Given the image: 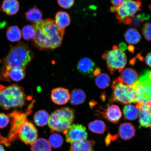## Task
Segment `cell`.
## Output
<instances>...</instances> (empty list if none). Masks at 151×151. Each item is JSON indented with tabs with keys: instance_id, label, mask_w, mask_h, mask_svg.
<instances>
[{
	"instance_id": "obj_1",
	"label": "cell",
	"mask_w": 151,
	"mask_h": 151,
	"mask_svg": "<svg viewBox=\"0 0 151 151\" xmlns=\"http://www.w3.org/2000/svg\"><path fill=\"white\" fill-rule=\"evenodd\" d=\"M32 25L35 31L32 43L36 48L41 50H53L61 46L65 29L58 27L55 20L47 18Z\"/></svg>"
},
{
	"instance_id": "obj_2",
	"label": "cell",
	"mask_w": 151,
	"mask_h": 151,
	"mask_svg": "<svg viewBox=\"0 0 151 151\" xmlns=\"http://www.w3.org/2000/svg\"><path fill=\"white\" fill-rule=\"evenodd\" d=\"M34 57L33 52L27 45L19 42L16 46H11L9 54L3 60V66L19 67L25 69Z\"/></svg>"
},
{
	"instance_id": "obj_3",
	"label": "cell",
	"mask_w": 151,
	"mask_h": 151,
	"mask_svg": "<svg viewBox=\"0 0 151 151\" xmlns=\"http://www.w3.org/2000/svg\"><path fill=\"white\" fill-rule=\"evenodd\" d=\"M26 96L23 88L14 84L6 86L0 84V106L5 110L24 105Z\"/></svg>"
},
{
	"instance_id": "obj_4",
	"label": "cell",
	"mask_w": 151,
	"mask_h": 151,
	"mask_svg": "<svg viewBox=\"0 0 151 151\" xmlns=\"http://www.w3.org/2000/svg\"><path fill=\"white\" fill-rule=\"evenodd\" d=\"M75 111L69 107L56 109L50 115L48 124L53 132H64L73 122L75 118Z\"/></svg>"
},
{
	"instance_id": "obj_5",
	"label": "cell",
	"mask_w": 151,
	"mask_h": 151,
	"mask_svg": "<svg viewBox=\"0 0 151 151\" xmlns=\"http://www.w3.org/2000/svg\"><path fill=\"white\" fill-rule=\"evenodd\" d=\"M111 87L113 101L122 105L137 103V94L133 86H124L117 78L113 81Z\"/></svg>"
},
{
	"instance_id": "obj_6",
	"label": "cell",
	"mask_w": 151,
	"mask_h": 151,
	"mask_svg": "<svg viewBox=\"0 0 151 151\" xmlns=\"http://www.w3.org/2000/svg\"><path fill=\"white\" fill-rule=\"evenodd\" d=\"M102 58L106 61L107 68L112 75L117 70L119 73H121L127 62L125 53L115 45L113 46L112 50L106 51L104 53Z\"/></svg>"
},
{
	"instance_id": "obj_7",
	"label": "cell",
	"mask_w": 151,
	"mask_h": 151,
	"mask_svg": "<svg viewBox=\"0 0 151 151\" xmlns=\"http://www.w3.org/2000/svg\"><path fill=\"white\" fill-rule=\"evenodd\" d=\"M151 71L147 70L133 86L137 94V103L151 105Z\"/></svg>"
},
{
	"instance_id": "obj_8",
	"label": "cell",
	"mask_w": 151,
	"mask_h": 151,
	"mask_svg": "<svg viewBox=\"0 0 151 151\" xmlns=\"http://www.w3.org/2000/svg\"><path fill=\"white\" fill-rule=\"evenodd\" d=\"M12 119L11 128L8 137H3L0 135V143L9 146L18 137V131L22 123L27 120V116L23 113L14 111L8 115Z\"/></svg>"
},
{
	"instance_id": "obj_9",
	"label": "cell",
	"mask_w": 151,
	"mask_h": 151,
	"mask_svg": "<svg viewBox=\"0 0 151 151\" xmlns=\"http://www.w3.org/2000/svg\"><path fill=\"white\" fill-rule=\"evenodd\" d=\"M18 137L27 145H31L37 139L36 128L27 119L22 123L18 131Z\"/></svg>"
},
{
	"instance_id": "obj_10",
	"label": "cell",
	"mask_w": 151,
	"mask_h": 151,
	"mask_svg": "<svg viewBox=\"0 0 151 151\" xmlns=\"http://www.w3.org/2000/svg\"><path fill=\"white\" fill-rule=\"evenodd\" d=\"M25 75V69L23 68L3 66L0 73V81L9 82H19L23 80Z\"/></svg>"
},
{
	"instance_id": "obj_11",
	"label": "cell",
	"mask_w": 151,
	"mask_h": 151,
	"mask_svg": "<svg viewBox=\"0 0 151 151\" xmlns=\"http://www.w3.org/2000/svg\"><path fill=\"white\" fill-rule=\"evenodd\" d=\"M63 133L68 143L85 140L88 138L86 128L80 124H71Z\"/></svg>"
},
{
	"instance_id": "obj_12",
	"label": "cell",
	"mask_w": 151,
	"mask_h": 151,
	"mask_svg": "<svg viewBox=\"0 0 151 151\" xmlns=\"http://www.w3.org/2000/svg\"><path fill=\"white\" fill-rule=\"evenodd\" d=\"M138 108L139 122L141 126L145 128L151 127V105L136 104Z\"/></svg>"
},
{
	"instance_id": "obj_13",
	"label": "cell",
	"mask_w": 151,
	"mask_h": 151,
	"mask_svg": "<svg viewBox=\"0 0 151 151\" xmlns=\"http://www.w3.org/2000/svg\"><path fill=\"white\" fill-rule=\"evenodd\" d=\"M70 94L68 90L63 88H58L52 90L51 98L54 103L58 105L65 104L69 101Z\"/></svg>"
},
{
	"instance_id": "obj_14",
	"label": "cell",
	"mask_w": 151,
	"mask_h": 151,
	"mask_svg": "<svg viewBox=\"0 0 151 151\" xmlns=\"http://www.w3.org/2000/svg\"><path fill=\"white\" fill-rule=\"evenodd\" d=\"M138 78V75L135 70L127 68L122 71L120 77L118 79L124 86H133Z\"/></svg>"
},
{
	"instance_id": "obj_15",
	"label": "cell",
	"mask_w": 151,
	"mask_h": 151,
	"mask_svg": "<svg viewBox=\"0 0 151 151\" xmlns=\"http://www.w3.org/2000/svg\"><path fill=\"white\" fill-rule=\"evenodd\" d=\"M102 114L104 118L114 124L119 121L122 115L120 108L118 106L115 105H112L109 107Z\"/></svg>"
},
{
	"instance_id": "obj_16",
	"label": "cell",
	"mask_w": 151,
	"mask_h": 151,
	"mask_svg": "<svg viewBox=\"0 0 151 151\" xmlns=\"http://www.w3.org/2000/svg\"><path fill=\"white\" fill-rule=\"evenodd\" d=\"M136 129L134 126L129 122H124L121 124L119 128V135L121 138L128 140L135 135Z\"/></svg>"
},
{
	"instance_id": "obj_17",
	"label": "cell",
	"mask_w": 151,
	"mask_h": 151,
	"mask_svg": "<svg viewBox=\"0 0 151 151\" xmlns=\"http://www.w3.org/2000/svg\"><path fill=\"white\" fill-rule=\"evenodd\" d=\"M94 67V62L88 58H84L81 59L77 66L79 72L84 75H89L93 73Z\"/></svg>"
},
{
	"instance_id": "obj_18",
	"label": "cell",
	"mask_w": 151,
	"mask_h": 151,
	"mask_svg": "<svg viewBox=\"0 0 151 151\" xmlns=\"http://www.w3.org/2000/svg\"><path fill=\"white\" fill-rule=\"evenodd\" d=\"M142 4L139 0H127L122 5L131 18H133L138 12L141 11Z\"/></svg>"
},
{
	"instance_id": "obj_19",
	"label": "cell",
	"mask_w": 151,
	"mask_h": 151,
	"mask_svg": "<svg viewBox=\"0 0 151 151\" xmlns=\"http://www.w3.org/2000/svg\"><path fill=\"white\" fill-rule=\"evenodd\" d=\"M20 5L17 0H4L1 9L9 16L16 14L19 10Z\"/></svg>"
},
{
	"instance_id": "obj_20",
	"label": "cell",
	"mask_w": 151,
	"mask_h": 151,
	"mask_svg": "<svg viewBox=\"0 0 151 151\" xmlns=\"http://www.w3.org/2000/svg\"><path fill=\"white\" fill-rule=\"evenodd\" d=\"M25 15L26 20L32 24L37 23L42 20V13L35 6L28 10Z\"/></svg>"
},
{
	"instance_id": "obj_21",
	"label": "cell",
	"mask_w": 151,
	"mask_h": 151,
	"mask_svg": "<svg viewBox=\"0 0 151 151\" xmlns=\"http://www.w3.org/2000/svg\"><path fill=\"white\" fill-rule=\"evenodd\" d=\"M55 22L58 27L65 29V28L70 24V17L67 13L64 11H60L57 13L56 14Z\"/></svg>"
},
{
	"instance_id": "obj_22",
	"label": "cell",
	"mask_w": 151,
	"mask_h": 151,
	"mask_svg": "<svg viewBox=\"0 0 151 151\" xmlns=\"http://www.w3.org/2000/svg\"><path fill=\"white\" fill-rule=\"evenodd\" d=\"M139 111L136 106L128 104L124 106L123 113L124 119L126 120H134L139 116Z\"/></svg>"
},
{
	"instance_id": "obj_23",
	"label": "cell",
	"mask_w": 151,
	"mask_h": 151,
	"mask_svg": "<svg viewBox=\"0 0 151 151\" xmlns=\"http://www.w3.org/2000/svg\"><path fill=\"white\" fill-rule=\"evenodd\" d=\"M31 145V151H52L51 146L46 139H37Z\"/></svg>"
},
{
	"instance_id": "obj_24",
	"label": "cell",
	"mask_w": 151,
	"mask_h": 151,
	"mask_svg": "<svg viewBox=\"0 0 151 151\" xmlns=\"http://www.w3.org/2000/svg\"><path fill=\"white\" fill-rule=\"evenodd\" d=\"M86 96L83 91L80 89L73 90L70 94V102L73 105H78L84 102Z\"/></svg>"
},
{
	"instance_id": "obj_25",
	"label": "cell",
	"mask_w": 151,
	"mask_h": 151,
	"mask_svg": "<svg viewBox=\"0 0 151 151\" xmlns=\"http://www.w3.org/2000/svg\"><path fill=\"white\" fill-rule=\"evenodd\" d=\"M50 116L46 111L41 110L37 111L34 115V122L40 127H43L48 123Z\"/></svg>"
},
{
	"instance_id": "obj_26",
	"label": "cell",
	"mask_w": 151,
	"mask_h": 151,
	"mask_svg": "<svg viewBox=\"0 0 151 151\" xmlns=\"http://www.w3.org/2000/svg\"><path fill=\"white\" fill-rule=\"evenodd\" d=\"M125 40L129 44L135 45L140 41L141 37L138 32L134 28L128 29L124 34Z\"/></svg>"
},
{
	"instance_id": "obj_27",
	"label": "cell",
	"mask_w": 151,
	"mask_h": 151,
	"mask_svg": "<svg viewBox=\"0 0 151 151\" xmlns=\"http://www.w3.org/2000/svg\"><path fill=\"white\" fill-rule=\"evenodd\" d=\"M6 37L7 39L11 42H17L21 39V31L17 26H11L7 28Z\"/></svg>"
},
{
	"instance_id": "obj_28",
	"label": "cell",
	"mask_w": 151,
	"mask_h": 151,
	"mask_svg": "<svg viewBox=\"0 0 151 151\" xmlns=\"http://www.w3.org/2000/svg\"><path fill=\"white\" fill-rule=\"evenodd\" d=\"M88 129L94 133L103 134L107 129V126L103 121L95 120L88 124Z\"/></svg>"
},
{
	"instance_id": "obj_29",
	"label": "cell",
	"mask_w": 151,
	"mask_h": 151,
	"mask_svg": "<svg viewBox=\"0 0 151 151\" xmlns=\"http://www.w3.org/2000/svg\"><path fill=\"white\" fill-rule=\"evenodd\" d=\"M95 83L98 87L101 89H105L110 84L111 79L106 73H101L96 76Z\"/></svg>"
},
{
	"instance_id": "obj_30",
	"label": "cell",
	"mask_w": 151,
	"mask_h": 151,
	"mask_svg": "<svg viewBox=\"0 0 151 151\" xmlns=\"http://www.w3.org/2000/svg\"><path fill=\"white\" fill-rule=\"evenodd\" d=\"M22 35L26 40H32L35 37V31L32 25H27L22 28Z\"/></svg>"
},
{
	"instance_id": "obj_31",
	"label": "cell",
	"mask_w": 151,
	"mask_h": 151,
	"mask_svg": "<svg viewBox=\"0 0 151 151\" xmlns=\"http://www.w3.org/2000/svg\"><path fill=\"white\" fill-rule=\"evenodd\" d=\"M49 142L51 146L54 148H58L62 146L63 139L61 135L57 134H54L50 136Z\"/></svg>"
},
{
	"instance_id": "obj_32",
	"label": "cell",
	"mask_w": 151,
	"mask_h": 151,
	"mask_svg": "<svg viewBox=\"0 0 151 151\" xmlns=\"http://www.w3.org/2000/svg\"><path fill=\"white\" fill-rule=\"evenodd\" d=\"M81 151H94L93 147L95 144L94 140H85L79 141Z\"/></svg>"
},
{
	"instance_id": "obj_33",
	"label": "cell",
	"mask_w": 151,
	"mask_h": 151,
	"mask_svg": "<svg viewBox=\"0 0 151 151\" xmlns=\"http://www.w3.org/2000/svg\"><path fill=\"white\" fill-rule=\"evenodd\" d=\"M151 24L147 22L143 25L142 32L145 38L147 40L151 41Z\"/></svg>"
},
{
	"instance_id": "obj_34",
	"label": "cell",
	"mask_w": 151,
	"mask_h": 151,
	"mask_svg": "<svg viewBox=\"0 0 151 151\" xmlns=\"http://www.w3.org/2000/svg\"><path fill=\"white\" fill-rule=\"evenodd\" d=\"M75 0H58V4L62 8L69 9L74 4Z\"/></svg>"
},
{
	"instance_id": "obj_35",
	"label": "cell",
	"mask_w": 151,
	"mask_h": 151,
	"mask_svg": "<svg viewBox=\"0 0 151 151\" xmlns=\"http://www.w3.org/2000/svg\"><path fill=\"white\" fill-rule=\"evenodd\" d=\"M9 118L8 115L4 113H0V128L3 129L8 125Z\"/></svg>"
},
{
	"instance_id": "obj_36",
	"label": "cell",
	"mask_w": 151,
	"mask_h": 151,
	"mask_svg": "<svg viewBox=\"0 0 151 151\" xmlns=\"http://www.w3.org/2000/svg\"><path fill=\"white\" fill-rule=\"evenodd\" d=\"M69 151H81L79 141L74 142L71 143Z\"/></svg>"
},
{
	"instance_id": "obj_37",
	"label": "cell",
	"mask_w": 151,
	"mask_h": 151,
	"mask_svg": "<svg viewBox=\"0 0 151 151\" xmlns=\"http://www.w3.org/2000/svg\"><path fill=\"white\" fill-rule=\"evenodd\" d=\"M127 0H111L113 6L117 7L122 5Z\"/></svg>"
},
{
	"instance_id": "obj_38",
	"label": "cell",
	"mask_w": 151,
	"mask_h": 151,
	"mask_svg": "<svg viewBox=\"0 0 151 151\" xmlns=\"http://www.w3.org/2000/svg\"><path fill=\"white\" fill-rule=\"evenodd\" d=\"M151 52H149L145 58V62L146 64L150 67H151Z\"/></svg>"
},
{
	"instance_id": "obj_39",
	"label": "cell",
	"mask_w": 151,
	"mask_h": 151,
	"mask_svg": "<svg viewBox=\"0 0 151 151\" xmlns=\"http://www.w3.org/2000/svg\"><path fill=\"white\" fill-rule=\"evenodd\" d=\"M119 49L122 52L124 51L127 49V46H126V43L123 42L120 43L119 45Z\"/></svg>"
},
{
	"instance_id": "obj_40",
	"label": "cell",
	"mask_w": 151,
	"mask_h": 151,
	"mask_svg": "<svg viewBox=\"0 0 151 151\" xmlns=\"http://www.w3.org/2000/svg\"><path fill=\"white\" fill-rule=\"evenodd\" d=\"M127 48L128 51L130 52L133 53L134 52L135 47L132 45H129L128 46Z\"/></svg>"
},
{
	"instance_id": "obj_41",
	"label": "cell",
	"mask_w": 151,
	"mask_h": 151,
	"mask_svg": "<svg viewBox=\"0 0 151 151\" xmlns=\"http://www.w3.org/2000/svg\"><path fill=\"white\" fill-rule=\"evenodd\" d=\"M101 70L99 68H97L93 72V75L94 76H97L99 75L101 73Z\"/></svg>"
},
{
	"instance_id": "obj_42",
	"label": "cell",
	"mask_w": 151,
	"mask_h": 151,
	"mask_svg": "<svg viewBox=\"0 0 151 151\" xmlns=\"http://www.w3.org/2000/svg\"><path fill=\"white\" fill-rule=\"evenodd\" d=\"M117 8V7H115L114 6H112L111 7L110 10L111 12H116Z\"/></svg>"
},
{
	"instance_id": "obj_43",
	"label": "cell",
	"mask_w": 151,
	"mask_h": 151,
	"mask_svg": "<svg viewBox=\"0 0 151 151\" xmlns=\"http://www.w3.org/2000/svg\"><path fill=\"white\" fill-rule=\"evenodd\" d=\"M0 151H5L4 148L1 145H0Z\"/></svg>"
}]
</instances>
